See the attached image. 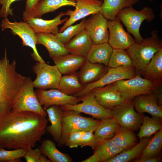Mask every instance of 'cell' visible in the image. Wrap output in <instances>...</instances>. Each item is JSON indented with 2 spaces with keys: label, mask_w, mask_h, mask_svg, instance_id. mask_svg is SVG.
<instances>
[{
  "label": "cell",
  "mask_w": 162,
  "mask_h": 162,
  "mask_svg": "<svg viewBox=\"0 0 162 162\" xmlns=\"http://www.w3.org/2000/svg\"><path fill=\"white\" fill-rule=\"evenodd\" d=\"M46 117L12 110L0 115V148L34 147L46 133Z\"/></svg>",
  "instance_id": "cell-1"
},
{
  "label": "cell",
  "mask_w": 162,
  "mask_h": 162,
  "mask_svg": "<svg viewBox=\"0 0 162 162\" xmlns=\"http://www.w3.org/2000/svg\"><path fill=\"white\" fill-rule=\"evenodd\" d=\"M16 64L15 59L10 62L5 49L3 58H0V115L12 110L15 99L27 78L17 72Z\"/></svg>",
  "instance_id": "cell-2"
},
{
  "label": "cell",
  "mask_w": 162,
  "mask_h": 162,
  "mask_svg": "<svg viewBox=\"0 0 162 162\" xmlns=\"http://www.w3.org/2000/svg\"><path fill=\"white\" fill-rule=\"evenodd\" d=\"M162 49V39L160 38L158 31L153 30L150 37L136 42L126 49L136 75L143 76L146 66L154 54Z\"/></svg>",
  "instance_id": "cell-3"
},
{
  "label": "cell",
  "mask_w": 162,
  "mask_h": 162,
  "mask_svg": "<svg viewBox=\"0 0 162 162\" xmlns=\"http://www.w3.org/2000/svg\"><path fill=\"white\" fill-rule=\"evenodd\" d=\"M100 120L82 116L72 110H63L62 131L60 140L57 143L59 147L65 145L70 134L77 131L92 130L94 131Z\"/></svg>",
  "instance_id": "cell-4"
},
{
  "label": "cell",
  "mask_w": 162,
  "mask_h": 162,
  "mask_svg": "<svg viewBox=\"0 0 162 162\" xmlns=\"http://www.w3.org/2000/svg\"><path fill=\"white\" fill-rule=\"evenodd\" d=\"M161 84L136 75L133 78L118 80L108 85L118 92L124 99L129 100L140 95L152 94Z\"/></svg>",
  "instance_id": "cell-5"
},
{
  "label": "cell",
  "mask_w": 162,
  "mask_h": 162,
  "mask_svg": "<svg viewBox=\"0 0 162 162\" xmlns=\"http://www.w3.org/2000/svg\"><path fill=\"white\" fill-rule=\"evenodd\" d=\"M116 17L126 27L129 33L133 35L136 42H139L143 38L140 33V28L143 22H151L155 17L152 9L146 6L137 10L132 7L125 8L119 11Z\"/></svg>",
  "instance_id": "cell-6"
},
{
  "label": "cell",
  "mask_w": 162,
  "mask_h": 162,
  "mask_svg": "<svg viewBox=\"0 0 162 162\" xmlns=\"http://www.w3.org/2000/svg\"><path fill=\"white\" fill-rule=\"evenodd\" d=\"M30 77L26 80L17 95L12 110L17 112H29L46 117L47 113L40 104L34 90Z\"/></svg>",
  "instance_id": "cell-7"
},
{
  "label": "cell",
  "mask_w": 162,
  "mask_h": 162,
  "mask_svg": "<svg viewBox=\"0 0 162 162\" xmlns=\"http://www.w3.org/2000/svg\"><path fill=\"white\" fill-rule=\"evenodd\" d=\"M1 26L2 30L9 28L14 35L18 36L22 40L23 46H29L33 50L31 55L37 62L40 63L45 61L40 55L36 48L37 39L36 33L26 22H10L7 18L3 19Z\"/></svg>",
  "instance_id": "cell-8"
},
{
  "label": "cell",
  "mask_w": 162,
  "mask_h": 162,
  "mask_svg": "<svg viewBox=\"0 0 162 162\" xmlns=\"http://www.w3.org/2000/svg\"><path fill=\"white\" fill-rule=\"evenodd\" d=\"M33 70L36 76L33 81L34 88L41 90L58 88L62 74L55 65L37 62L33 67Z\"/></svg>",
  "instance_id": "cell-9"
},
{
  "label": "cell",
  "mask_w": 162,
  "mask_h": 162,
  "mask_svg": "<svg viewBox=\"0 0 162 162\" xmlns=\"http://www.w3.org/2000/svg\"><path fill=\"white\" fill-rule=\"evenodd\" d=\"M80 98L81 103L74 105L67 104L60 106L63 110H72L80 113H83L100 120L112 117L111 110L100 105L95 100L91 91Z\"/></svg>",
  "instance_id": "cell-10"
},
{
  "label": "cell",
  "mask_w": 162,
  "mask_h": 162,
  "mask_svg": "<svg viewBox=\"0 0 162 162\" xmlns=\"http://www.w3.org/2000/svg\"><path fill=\"white\" fill-rule=\"evenodd\" d=\"M136 75V70L133 66L108 68L107 72L101 78L84 86L74 96L80 97L96 88L103 87L118 80L129 79Z\"/></svg>",
  "instance_id": "cell-11"
},
{
  "label": "cell",
  "mask_w": 162,
  "mask_h": 162,
  "mask_svg": "<svg viewBox=\"0 0 162 162\" xmlns=\"http://www.w3.org/2000/svg\"><path fill=\"white\" fill-rule=\"evenodd\" d=\"M131 100L116 106L111 111L112 117L120 125L134 132L139 129L143 116L136 111Z\"/></svg>",
  "instance_id": "cell-12"
},
{
  "label": "cell",
  "mask_w": 162,
  "mask_h": 162,
  "mask_svg": "<svg viewBox=\"0 0 162 162\" xmlns=\"http://www.w3.org/2000/svg\"><path fill=\"white\" fill-rule=\"evenodd\" d=\"M75 0V9L65 12V16H68L69 17L60 29L59 32H62L78 20L100 12L103 3L100 0Z\"/></svg>",
  "instance_id": "cell-13"
},
{
  "label": "cell",
  "mask_w": 162,
  "mask_h": 162,
  "mask_svg": "<svg viewBox=\"0 0 162 162\" xmlns=\"http://www.w3.org/2000/svg\"><path fill=\"white\" fill-rule=\"evenodd\" d=\"M35 92L40 104L44 109L54 105H74L81 101L80 97L66 94L57 89H38Z\"/></svg>",
  "instance_id": "cell-14"
},
{
  "label": "cell",
  "mask_w": 162,
  "mask_h": 162,
  "mask_svg": "<svg viewBox=\"0 0 162 162\" xmlns=\"http://www.w3.org/2000/svg\"><path fill=\"white\" fill-rule=\"evenodd\" d=\"M108 21L100 12L92 15L86 20L85 28L88 32L93 44L108 42Z\"/></svg>",
  "instance_id": "cell-15"
},
{
  "label": "cell",
  "mask_w": 162,
  "mask_h": 162,
  "mask_svg": "<svg viewBox=\"0 0 162 162\" xmlns=\"http://www.w3.org/2000/svg\"><path fill=\"white\" fill-rule=\"evenodd\" d=\"M108 42L113 49L125 50L136 42L134 39L125 31L117 17L112 20H108Z\"/></svg>",
  "instance_id": "cell-16"
},
{
  "label": "cell",
  "mask_w": 162,
  "mask_h": 162,
  "mask_svg": "<svg viewBox=\"0 0 162 162\" xmlns=\"http://www.w3.org/2000/svg\"><path fill=\"white\" fill-rule=\"evenodd\" d=\"M91 91L100 105L110 110L128 101L124 99L118 92L108 85L96 88Z\"/></svg>",
  "instance_id": "cell-17"
},
{
  "label": "cell",
  "mask_w": 162,
  "mask_h": 162,
  "mask_svg": "<svg viewBox=\"0 0 162 162\" xmlns=\"http://www.w3.org/2000/svg\"><path fill=\"white\" fill-rule=\"evenodd\" d=\"M65 16V12H61L52 19L44 20L41 18L31 17L26 22L34 29L36 33H50L56 34L59 32L58 26L65 22L68 17L61 19Z\"/></svg>",
  "instance_id": "cell-18"
},
{
  "label": "cell",
  "mask_w": 162,
  "mask_h": 162,
  "mask_svg": "<svg viewBox=\"0 0 162 162\" xmlns=\"http://www.w3.org/2000/svg\"><path fill=\"white\" fill-rule=\"evenodd\" d=\"M108 70V67L103 64L92 63L87 60L77 73L78 79L84 86L100 79Z\"/></svg>",
  "instance_id": "cell-19"
},
{
  "label": "cell",
  "mask_w": 162,
  "mask_h": 162,
  "mask_svg": "<svg viewBox=\"0 0 162 162\" xmlns=\"http://www.w3.org/2000/svg\"><path fill=\"white\" fill-rule=\"evenodd\" d=\"M75 0H40L29 14L22 16L24 21L31 17L41 18L43 15L65 6L75 7Z\"/></svg>",
  "instance_id": "cell-20"
},
{
  "label": "cell",
  "mask_w": 162,
  "mask_h": 162,
  "mask_svg": "<svg viewBox=\"0 0 162 162\" xmlns=\"http://www.w3.org/2000/svg\"><path fill=\"white\" fill-rule=\"evenodd\" d=\"M37 44L44 46L52 59L69 54L65 45L54 34L50 33H36Z\"/></svg>",
  "instance_id": "cell-21"
},
{
  "label": "cell",
  "mask_w": 162,
  "mask_h": 162,
  "mask_svg": "<svg viewBox=\"0 0 162 162\" xmlns=\"http://www.w3.org/2000/svg\"><path fill=\"white\" fill-rule=\"evenodd\" d=\"M134 108L138 113H147L152 116L162 118V107L159 106L153 94H141L133 100Z\"/></svg>",
  "instance_id": "cell-22"
},
{
  "label": "cell",
  "mask_w": 162,
  "mask_h": 162,
  "mask_svg": "<svg viewBox=\"0 0 162 162\" xmlns=\"http://www.w3.org/2000/svg\"><path fill=\"white\" fill-rule=\"evenodd\" d=\"M52 60L62 74L66 75L76 72L87 59L85 56L69 53Z\"/></svg>",
  "instance_id": "cell-23"
},
{
  "label": "cell",
  "mask_w": 162,
  "mask_h": 162,
  "mask_svg": "<svg viewBox=\"0 0 162 162\" xmlns=\"http://www.w3.org/2000/svg\"><path fill=\"white\" fill-rule=\"evenodd\" d=\"M92 44L89 33L85 29L74 37L65 46L69 53L86 57Z\"/></svg>",
  "instance_id": "cell-24"
},
{
  "label": "cell",
  "mask_w": 162,
  "mask_h": 162,
  "mask_svg": "<svg viewBox=\"0 0 162 162\" xmlns=\"http://www.w3.org/2000/svg\"><path fill=\"white\" fill-rule=\"evenodd\" d=\"M50 122V125L46 128L47 131L52 137L54 141L57 143L62 134L63 110L60 106L54 105L45 109Z\"/></svg>",
  "instance_id": "cell-25"
},
{
  "label": "cell",
  "mask_w": 162,
  "mask_h": 162,
  "mask_svg": "<svg viewBox=\"0 0 162 162\" xmlns=\"http://www.w3.org/2000/svg\"><path fill=\"white\" fill-rule=\"evenodd\" d=\"M139 2V0H103L100 12L108 20H112L122 9L132 7Z\"/></svg>",
  "instance_id": "cell-26"
},
{
  "label": "cell",
  "mask_w": 162,
  "mask_h": 162,
  "mask_svg": "<svg viewBox=\"0 0 162 162\" xmlns=\"http://www.w3.org/2000/svg\"><path fill=\"white\" fill-rule=\"evenodd\" d=\"M113 48L108 42L93 44L86 56L92 63H99L108 67Z\"/></svg>",
  "instance_id": "cell-27"
},
{
  "label": "cell",
  "mask_w": 162,
  "mask_h": 162,
  "mask_svg": "<svg viewBox=\"0 0 162 162\" xmlns=\"http://www.w3.org/2000/svg\"><path fill=\"white\" fill-rule=\"evenodd\" d=\"M93 150L100 162H107L123 151L111 139L98 141Z\"/></svg>",
  "instance_id": "cell-28"
},
{
  "label": "cell",
  "mask_w": 162,
  "mask_h": 162,
  "mask_svg": "<svg viewBox=\"0 0 162 162\" xmlns=\"http://www.w3.org/2000/svg\"><path fill=\"white\" fill-rule=\"evenodd\" d=\"M38 148L41 153L51 162H71L73 161L68 154L58 150L55 143L51 140H44Z\"/></svg>",
  "instance_id": "cell-29"
},
{
  "label": "cell",
  "mask_w": 162,
  "mask_h": 162,
  "mask_svg": "<svg viewBox=\"0 0 162 162\" xmlns=\"http://www.w3.org/2000/svg\"><path fill=\"white\" fill-rule=\"evenodd\" d=\"M143 76L161 83L162 78V49L157 52L146 66Z\"/></svg>",
  "instance_id": "cell-30"
},
{
  "label": "cell",
  "mask_w": 162,
  "mask_h": 162,
  "mask_svg": "<svg viewBox=\"0 0 162 162\" xmlns=\"http://www.w3.org/2000/svg\"><path fill=\"white\" fill-rule=\"evenodd\" d=\"M150 139L149 137L140 139L139 142L135 145L128 149L123 151L107 162H128L134 159L139 158Z\"/></svg>",
  "instance_id": "cell-31"
},
{
  "label": "cell",
  "mask_w": 162,
  "mask_h": 162,
  "mask_svg": "<svg viewBox=\"0 0 162 162\" xmlns=\"http://www.w3.org/2000/svg\"><path fill=\"white\" fill-rule=\"evenodd\" d=\"M111 139L117 146L123 150L128 149L137 143L134 131L121 125Z\"/></svg>",
  "instance_id": "cell-32"
},
{
  "label": "cell",
  "mask_w": 162,
  "mask_h": 162,
  "mask_svg": "<svg viewBox=\"0 0 162 162\" xmlns=\"http://www.w3.org/2000/svg\"><path fill=\"white\" fill-rule=\"evenodd\" d=\"M120 125L113 117L100 120L94 131V136L98 141L111 139Z\"/></svg>",
  "instance_id": "cell-33"
},
{
  "label": "cell",
  "mask_w": 162,
  "mask_h": 162,
  "mask_svg": "<svg viewBox=\"0 0 162 162\" xmlns=\"http://www.w3.org/2000/svg\"><path fill=\"white\" fill-rule=\"evenodd\" d=\"M83 87L79 80L77 73L76 72L62 76L57 89L66 94L74 95Z\"/></svg>",
  "instance_id": "cell-34"
},
{
  "label": "cell",
  "mask_w": 162,
  "mask_h": 162,
  "mask_svg": "<svg viewBox=\"0 0 162 162\" xmlns=\"http://www.w3.org/2000/svg\"><path fill=\"white\" fill-rule=\"evenodd\" d=\"M162 128V118L143 116L142 121L137 136L140 139L149 137Z\"/></svg>",
  "instance_id": "cell-35"
},
{
  "label": "cell",
  "mask_w": 162,
  "mask_h": 162,
  "mask_svg": "<svg viewBox=\"0 0 162 162\" xmlns=\"http://www.w3.org/2000/svg\"><path fill=\"white\" fill-rule=\"evenodd\" d=\"M154 134L149 140L139 158H152L159 155L162 148V128Z\"/></svg>",
  "instance_id": "cell-36"
},
{
  "label": "cell",
  "mask_w": 162,
  "mask_h": 162,
  "mask_svg": "<svg viewBox=\"0 0 162 162\" xmlns=\"http://www.w3.org/2000/svg\"><path fill=\"white\" fill-rule=\"evenodd\" d=\"M131 66H133L132 60L126 50L113 49L108 66V68Z\"/></svg>",
  "instance_id": "cell-37"
},
{
  "label": "cell",
  "mask_w": 162,
  "mask_h": 162,
  "mask_svg": "<svg viewBox=\"0 0 162 162\" xmlns=\"http://www.w3.org/2000/svg\"><path fill=\"white\" fill-rule=\"evenodd\" d=\"M86 20L85 18H83L79 23L71 25L62 32L55 35L62 43L65 45L75 35L85 29Z\"/></svg>",
  "instance_id": "cell-38"
},
{
  "label": "cell",
  "mask_w": 162,
  "mask_h": 162,
  "mask_svg": "<svg viewBox=\"0 0 162 162\" xmlns=\"http://www.w3.org/2000/svg\"><path fill=\"white\" fill-rule=\"evenodd\" d=\"M27 149L20 148L12 150H8L0 148V162H20L23 158Z\"/></svg>",
  "instance_id": "cell-39"
},
{
  "label": "cell",
  "mask_w": 162,
  "mask_h": 162,
  "mask_svg": "<svg viewBox=\"0 0 162 162\" xmlns=\"http://www.w3.org/2000/svg\"><path fill=\"white\" fill-rule=\"evenodd\" d=\"M94 131L89 130L84 131L81 137L80 146L81 147L89 146L93 149L98 141L95 138L94 132Z\"/></svg>",
  "instance_id": "cell-40"
},
{
  "label": "cell",
  "mask_w": 162,
  "mask_h": 162,
  "mask_svg": "<svg viewBox=\"0 0 162 162\" xmlns=\"http://www.w3.org/2000/svg\"><path fill=\"white\" fill-rule=\"evenodd\" d=\"M84 131H77L71 133L65 145L70 148H77L80 146L81 138Z\"/></svg>",
  "instance_id": "cell-41"
},
{
  "label": "cell",
  "mask_w": 162,
  "mask_h": 162,
  "mask_svg": "<svg viewBox=\"0 0 162 162\" xmlns=\"http://www.w3.org/2000/svg\"><path fill=\"white\" fill-rule=\"evenodd\" d=\"M19 0H0V4L2 5L0 10V16L5 18L9 15L13 16V9L10 8L11 4Z\"/></svg>",
  "instance_id": "cell-42"
},
{
  "label": "cell",
  "mask_w": 162,
  "mask_h": 162,
  "mask_svg": "<svg viewBox=\"0 0 162 162\" xmlns=\"http://www.w3.org/2000/svg\"><path fill=\"white\" fill-rule=\"evenodd\" d=\"M42 154L39 148L27 149L23 158L27 162H40Z\"/></svg>",
  "instance_id": "cell-43"
},
{
  "label": "cell",
  "mask_w": 162,
  "mask_h": 162,
  "mask_svg": "<svg viewBox=\"0 0 162 162\" xmlns=\"http://www.w3.org/2000/svg\"><path fill=\"white\" fill-rule=\"evenodd\" d=\"M40 0H26L22 16L29 14Z\"/></svg>",
  "instance_id": "cell-44"
},
{
  "label": "cell",
  "mask_w": 162,
  "mask_h": 162,
  "mask_svg": "<svg viewBox=\"0 0 162 162\" xmlns=\"http://www.w3.org/2000/svg\"><path fill=\"white\" fill-rule=\"evenodd\" d=\"M161 158L159 155L150 158L144 159L138 158L136 159L134 162H158L160 161Z\"/></svg>",
  "instance_id": "cell-45"
},
{
  "label": "cell",
  "mask_w": 162,
  "mask_h": 162,
  "mask_svg": "<svg viewBox=\"0 0 162 162\" xmlns=\"http://www.w3.org/2000/svg\"><path fill=\"white\" fill-rule=\"evenodd\" d=\"M82 162H100L99 160L94 153V154L88 158L83 160Z\"/></svg>",
  "instance_id": "cell-46"
},
{
  "label": "cell",
  "mask_w": 162,
  "mask_h": 162,
  "mask_svg": "<svg viewBox=\"0 0 162 162\" xmlns=\"http://www.w3.org/2000/svg\"><path fill=\"white\" fill-rule=\"evenodd\" d=\"M40 162H51L50 160L47 157L42 154L40 156Z\"/></svg>",
  "instance_id": "cell-47"
},
{
  "label": "cell",
  "mask_w": 162,
  "mask_h": 162,
  "mask_svg": "<svg viewBox=\"0 0 162 162\" xmlns=\"http://www.w3.org/2000/svg\"><path fill=\"white\" fill-rule=\"evenodd\" d=\"M148 0L151 2H152L153 1V0Z\"/></svg>",
  "instance_id": "cell-48"
},
{
  "label": "cell",
  "mask_w": 162,
  "mask_h": 162,
  "mask_svg": "<svg viewBox=\"0 0 162 162\" xmlns=\"http://www.w3.org/2000/svg\"><path fill=\"white\" fill-rule=\"evenodd\" d=\"M100 0V1H103V0Z\"/></svg>",
  "instance_id": "cell-49"
}]
</instances>
